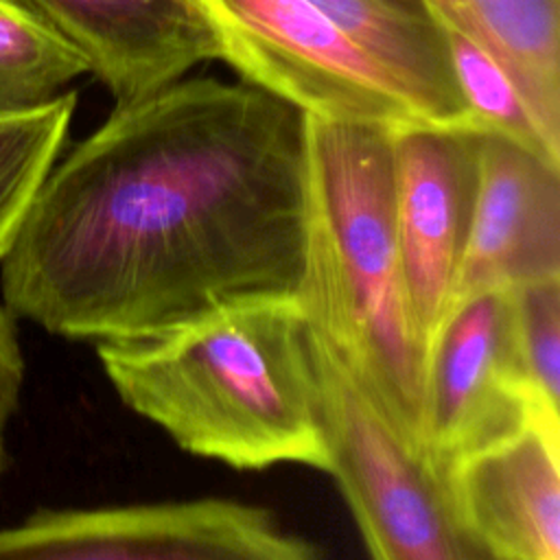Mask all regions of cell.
Here are the masks:
<instances>
[{
	"instance_id": "9c48e42d",
	"label": "cell",
	"mask_w": 560,
	"mask_h": 560,
	"mask_svg": "<svg viewBox=\"0 0 560 560\" xmlns=\"http://www.w3.org/2000/svg\"><path fill=\"white\" fill-rule=\"evenodd\" d=\"M477 155L475 210L448 306L560 278V162L499 133H477Z\"/></svg>"
},
{
	"instance_id": "8992f818",
	"label": "cell",
	"mask_w": 560,
	"mask_h": 560,
	"mask_svg": "<svg viewBox=\"0 0 560 560\" xmlns=\"http://www.w3.org/2000/svg\"><path fill=\"white\" fill-rule=\"evenodd\" d=\"M0 560H322L254 503L184 499L42 508L0 527Z\"/></svg>"
},
{
	"instance_id": "6da1fadb",
	"label": "cell",
	"mask_w": 560,
	"mask_h": 560,
	"mask_svg": "<svg viewBox=\"0 0 560 560\" xmlns=\"http://www.w3.org/2000/svg\"><path fill=\"white\" fill-rule=\"evenodd\" d=\"M313 243L308 118L212 74L120 101L46 175L0 265L2 306L120 341L245 295H298Z\"/></svg>"
},
{
	"instance_id": "7c38bea8",
	"label": "cell",
	"mask_w": 560,
	"mask_h": 560,
	"mask_svg": "<svg viewBox=\"0 0 560 560\" xmlns=\"http://www.w3.org/2000/svg\"><path fill=\"white\" fill-rule=\"evenodd\" d=\"M389 81L416 127L475 131L429 0H306Z\"/></svg>"
},
{
	"instance_id": "2e32d148",
	"label": "cell",
	"mask_w": 560,
	"mask_h": 560,
	"mask_svg": "<svg viewBox=\"0 0 560 560\" xmlns=\"http://www.w3.org/2000/svg\"><path fill=\"white\" fill-rule=\"evenodd\" d=\"M508 339L527 398L560 420V278L508 289Z\"/></svg>"
},
{
	"instance_id": "30bf717a",
	"label": "cell",
	"mask_w": 560,
	"mask_h": 560,
	"mask_svg": "<svg viewBox=\"0 0 560 560\" xmlns=\"http://www.w3.org/2000/svg\"><path fill=\"white\" fill-rule=\"evenodd\" d=\"M451 514L497 560H560V427L529 422L442 468Z\"/></svg>"
},
{
	"instance_id": "ba28073f",
	"label": "cell",
	"mask_w": 560,
	"mask_h": 560,
	"mask_svg": "<svg viewBox=\"0 0 560 560\" xmlns=\"http://www.w3.org/2000/svg\"><path fill=\"white\" fill-rule=\"evenodd\" d=\"M392 147L405 291L427 350L448 306L470 232L479 179L477 133L407 127L392 131Z\"/></svg>"
},
{
	"instance_id": "e0dca14e",
	"label": "cell",
	"mask_w": 560,
	"mask_h": 560,
	"mask_svg": "<svg viewBox=\"0 0 560 560\" xmlns=\"http://www.w3.org/2000/svg\"><path fill=\"white\" fill-rule=\"evenodd\" d=\"M442 24V22H440ZM453 72L479 133H499L553 162L508 72L466 33L442 24Z\"/></svg>"
},
{
	"instance_id": "277c9868",
	"label": "cell",
	"mask_w": 560,
	"mask_h": 560,
	"mask_svg": "<svg viewBox=\"0 0 560 560\" xmlns=\"http://www.w3.org/2000/svg\"><path fill=\"white\" fill-rule=\"evenodd\" d=\"M335 479L372 560H486L455 523L440 475L308 322Z\"/></svg>"
},
{
	"instance_id": "5b68a950",
	"label": "cell",
	"mask_w": 560,
	"mask_h": 560,
	"mask_svg": "<svg viewBox=\"0 0 560 560\" xmlns=\"http://www.w3.org/2000/svg\"><path fill=\"white\" fill-rule=\"evenodd\" d=\"M217 61L311 118L416 127L385 74L306 0H186Z\"/></svg>"
},
{
	"instance_id": "52a82bcc",
	"label": "cell",
	"mask_w": 560,
	"mask_h": 560,
	"mask_svg": "<svg viewBox=\"0 0 560 560\" xmlns=\"http://www.w3.org/2000/svg\"><path fill=\"white\" fill-rule=\"evenodd\" d=\"M529 422L560 427L525 394L510 354L508 291L446 308L424 350L420 453L440 475L457 457Z\"/></svg>"
},
{
	"instance_id": "ac0fdd59",
	"label": "cell",
	"mask_w": 560,
	"mask_h": 560,
	"mask_svg": "<svg viewBox=\"0 0 560 560\" xmlns=\"http://www.w3.org/2000/svg\"><path fill=\"white\" fill-rule=\"evenodd\" d=\"M26 376L15 317L0 304V477L7 468V429L18 411Z\"/></svg>"
},
{
	"instance_id": "4fadbf2b",
	"label": "cell",
	"mask_w": 560,
	"mask_h": 560,
	"mask_svg": "<svg viewBox=\"0 0 560 560\" xmlns=\"http://www.w3.org/2000/svg\"><path fill=\"white\" fill-rule=\"evenodd\" d=\"M514 81L547 151L560 160V0H429Z\"/></svg>"
},
{
	"instance_id": "7a4b0ae2",
	"label": "cell",
	"mask_w": 560,
	"mask_h": 560,
	"mask_svg": "<svg viewBox=\"0 0 560 560\" xmlns=\"http://www.w3.org/2000/svg\"><path fill=\"white\" fill-rule=\"evenodd\" d=\"M116 396L182 451L234 470L330 475L332 453L298 295H245L164 330L96 343Z\"/></svg>"
},
{
	"instance_id": "5bb4252c",
	"label": "cell",
	"mask_w": 560,
	"mask_h": 560,
	"mask_svg": "<svg viewBox=\"0 0 560 560\" xmlns=\"http://www.w3.org/2000/svg\"><path fill=\"white\" fill-rule=\"evenodd\" d=\"M90 74L85 57L24 0H0V118L55 101Z\"/></svg>"
},
{
	"instance_id": "8fae6325",
	"label": "cell",
	"mask_w": 560,
	"mask_h": 560,
	"mask_svg": "<svg viewBox=\"0 0 560 560\" xmlns=\"http://www.w3.org/2000/svg\"><path fill=\"white\" fill-rule=\"evenodd\" d=\"M88 61L116 103L155 92L217 61L186 0H24Z\"/></svg>"
},
{
	"instance_id": "3957f363",
	"label": "cell",
	"mask_w": 560,
	"mask_h": 560,
	"mask_svg": "<svg viewBox=\"0 0 560 560\" xmlns=\"http://www.w3.org/2000/svg\"><path fill=\"white\" fill-rule=\"evenodd\" d=\"M306 118L313 201L306 317L420 451L424 343L402 278L396 129Z\"/></svg>"
},
{
	"instance_id": "9a60e30c",
	"label": "cell",
	"mask_w": 560,
	"mask_h": 560,
	"mask_svg": "<svg viewBox=\"0 0 560 560\" xmlns=\"http://www.w3.org/2000/svg\"><path fill=\"white\" fill-rule=\"evenodd\" d=\"M77 109V92L68 90L39 109L0 118V265L61 155Z\"/></svg>"
},
{
	"instance_id": "d6986e66",
	"label": "cell",
	"mask_w": 560,
	"mask_h": 560,
	"mask_svg": "<svg viewBox=\"0 0 560 560\" xmlns=\"http://www.w3.org/2000/svg\"><path fill=\"white\" fill-rule=\"evenodd\" d=\"M486 560H497V558H492V556H488V553H486Z\"/></svg>"
}]
</instances>
